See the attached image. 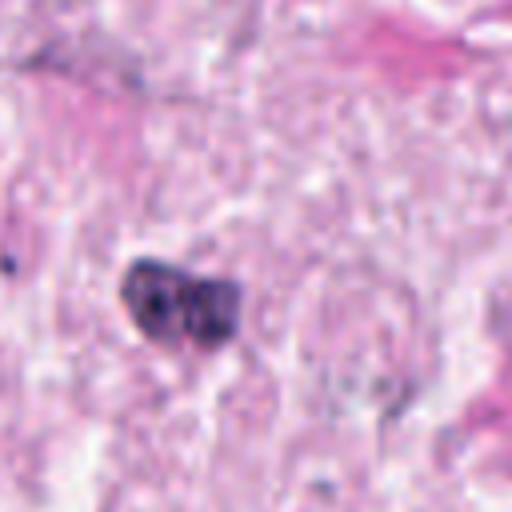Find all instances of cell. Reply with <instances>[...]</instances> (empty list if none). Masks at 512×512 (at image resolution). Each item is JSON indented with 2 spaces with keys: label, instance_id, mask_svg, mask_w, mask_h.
<instances>
[{
  "label": "cell",
  "instance_id": "6da1fadb",
  "mask_svg": "<svg viewBox=\"0 0 512 512\" xmlns=\"http://www.w3.org/2000/svg\"><path fill=\"white\" fill-rule=\"evenodd\" d=\"M120 296L136 328L160 344L220 348L240 320V292L228 280H200L152 260L128 268Z\"/></svg>",
  "mask_w": 512,
  "mask_h": 512
}]
</instances>
